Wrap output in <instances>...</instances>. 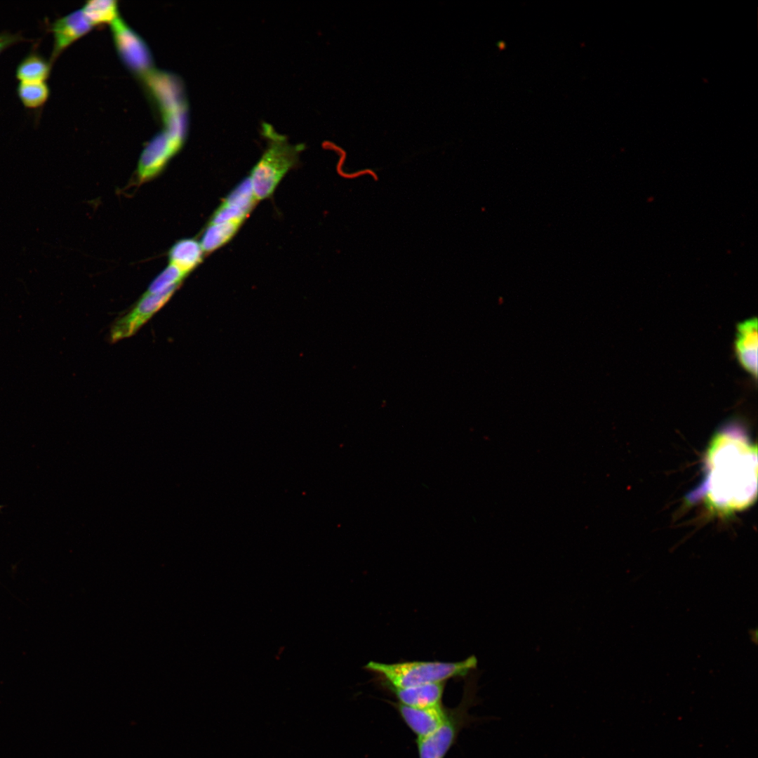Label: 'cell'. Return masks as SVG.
<instances>
[{
  "instance_id": "cell-9",
  "label": "cell",
  "mask_w": 758,
  "mask_h": 758,
  "mask_svg": "<svg viewBox=\"0 0 758 758\" xmlns=\"http://www.w3.org/2000/svg\"><path fill=\"white\" fill-rule=\"evenodd\" d=\"M93 27L81 9L72 11L50 23L48 30L53 39L49 59L51 62L53 64L67 47L87 34Z\"/></svg>"
},
{
  "instance_id": "cell-15",
  "label": "cell",
  "mask_w": 758,
  "mask_h": 758,
  "mask_svg": "<svg viewBox=\"0 0 758 758\" xmlns=\"http://www.w3.org/2000/svg\"><path fill=\"white\" fill-rule=\"evenodd\" d=\"M241 224L239 221L209 223L200 242L204 252L211 253L223 246L233 237Z\"/></svg>"
},
{
  "instance_id": "cell-16",
  "label": "cell",
  "mask_w": 758,
  "mask_h": 758,
  "mask_svg": "<svg viewBox=\"0 0 758 758\" xmlns=\"http://www.w3.org/2000/svg\"><path fill=\"white\" fill-rule=\"evenodd\" d=\"M16 93L22 105L29 109L42 107L50 96V88L46 81H20Z\"/></svg>"
},
{
  "instance_id": "cell-7",
  "label": "cell",
  "mask_w": 758,
  "mask_h": 758,
  "mask_svg": "<svg viewBox=\"0 0 758 758\" xmlns=\"http://www.w3.org/2000/svg\"><path fill=\"white\" fill-rule=\"evenodd\" d=\"M142 80L162 118L188 109L184 85L175 74L154 69Z\"/></svg>"
},
{
  "instance_id": "cell-2",
  "label": "cell",
  "mask_w": 758,
  "mask_h": 758,
  "mask_svg": "<svg viewBox=\"0 0 758 758\" xmlns=\"http://www.w3.org/2000/svg\"><path fill=\"white\" fill-rule=\"evenodd\" d=\"M477 658L470 656L457 662L406 661L384 663L370 661L365 669L383 677L393 688H407L456 677H465L477 669Z\"/></svg>"
},
{
  "instance_id": "cell-14",
  "label": "cell",
  "mask_w": 758,
  "mask_h": 758,
  "mask_svg": "<svg viewBox=\"0 0 758 758\" xmlns=\"http://www.w3.org/2000/svg\"><path fill=\"white\" fill-rule=\"evenodd\" d=\"M52 63L37 51L32 50L18 64L15 77L20 81H46L49 77Z\"/></svg>"
},
{
  "instance_id": "cell-13",
  "label": "cell",
  "mask_w": 758,
  "mask_h": 758,
  "mask_svg": "<svg viewBox=\"0 0 758 758\" xmlns=\"http://www.w3.org/2000/svg\"><path fill=\"white\" fill-rule=\"evenodd\" d=\"M203 253L204 251L197 241L193 239H181L169 250V264L187 275L201 262Z\"/></svg>"
},
{
  "instance_id": "cell-10",
  "label": "cell",
  "mask_w": 758,
  "mask_h": 758,
  "mask_svg": "<svg viewBox=\"0 0 758 758\" xmlns=\"http://www.w3.org/2000/svg\"><path fill=\"white\" fill-rule=\"evenodd\" d=\"M757 320L751 318L737 325L734 350L741 366L754 378L757 376Z\"/></svg>"
},
{
  "instance_id": "cell-5",
  "label": "cell",
  "mask_w": 758,
  "mask_h": 758,
  "mask_svg": "<svg viewBox=\"0 0 758 758\" xmlns=\"http://www.w3.org/2000/svg\"><path fill=\"white\" fill-rule=\"evenodd\" d=\"M110 27L120 59L133 74L143 79L155 69L147 43L120 16L110 24Z\"/></svg>"
},
{
  "instance_id": "cell-20",
  "label": "cell",
  "mask_w": 758,
  "mask_h": 758,
  "mask_svg": "<svg viewBox=\"0 0 758 758\" xmlns=\"http://www.w3.org/2000/svg\"><path fill=\"white\" fill-rule=\"evenodd\" d=\"M23 41H27V39L20 32L11 33L8 31L0 32V54L11 46Z\"/></svg>"
},
{
  "instance_id": "cell-17",
  "label": "cell",
  "mask_w": 758,
  "mask_h": 758,
  "mask_svg": "<svg viewBox=\"0 0 758 758\" xmlns=\"http://www.w3.org/2000/svg\"><path fill=\"white\" fill-rule=\"evenodd\" d=\"M93 26L112 23L119 15V7L115 0H91L81 8Z\"/></svg>"
},
{
  "instance_id": "cell-6",
  "label": "cell",
  "mask_w": 758,
  "mask_h": 758,
  "mask_svg": "<svg viewBox=\"0 0 758 758\" xmlns=\"http://www.w3.org/2000/svg\"><path fill=\"white\" fill-rule=\"evenodd\" d=\"M180 286L157 293H144L134 307L114 321L110 331L114 343L134 335L171 298Z\"/></svg>"
},
{
  "instance_id": "cell-12",
  "label": "cell",
  "mask_w": 758,
  "mask_h": 758,
  "mask_svg": "<svg viewBox=\"0 0 758 758\" xmlns=\"http://www.w3.org/2000/svg\"><path fill=\"white\" fill-rule=\"evenodd\" d=\"M445 681L391 690L401 704L411 707H427L441 704Z\"/></svg>"
},
{
  "instance_id": "cell-11",
  "label": "cell",
  "mask_w": 758,
  "mask_h": 758,
  "mask_svg": "<svg viewBox=\"0 0 758 758\" xmlns=\"http://www.w3.org/2000/svg\"><path fill=\"white\" fill-rule=\"evenodd\" d=\"M398 709L405 723L418 738L427 736L434 732L448 716L441 704L427 707H411L399 703Z\"/></svg>"
},
{
  "instance_id": "cell-19",
  "label": "cell",
  "mask_w": 758,
  "mask_h": 758,
  "mask_svg": "<svg viewBox=\"0 0 758 758\" xmlns=\"http://www.w3.org/2000/svg\"><path fill=\"white\" fill-rule=\"evenodd\" d=\"M187 275L175 266L168 265L149 284L144 293H157L180 286Z\"/></svg>"
},
{
  "instance_id": "cell-18",
  "label": "cell",
  "mask_w": 758,
  "mask_h": 758,
  "mask_svg": "<svg viewBox=\"0 0 758 758\" xmlns=\"http://www.w3.org/2000/svg\"><path fill=\"white\" fill-rule=\"evenodd\" d=\"M256 201L250 178H248L241 182L227 196L222 203L248 215Z\"/></svg>"
},
{
  "instance_id": "cell-1",
  "label": "cell",
  "mask_w": 758,
  "mask_h": 758,
  "mask_svg": "<svg viewBox=\"0 0 758 758\" xmlns=\"http://www.w3.org/2000/svg\"><path fill=\"white\" fill-rule=\"evenodd\" d=\"M702 490L714 511L730 513L751 505L757 493V447L736 423H729L711 439L705 456Z\"/></svg>"
},
{
  "instance_id": "cell-4",
  "label": "cell",
  "mask_w": 758,
  "mask_h": 758,
  "mask_svg": "<svg viewBox=\"0 0 758 758\" xmlns=\"http://www.w3.org/2000/svg\"><path fill=\"white\" fill-rule=\"evenodd\" d=\"M477 677L470 676L465 684V693L459 707L449 712L445 721L434 732L418 738L419 758H443L453 744L460 729L474 719L467 710L476 704Z\"/></svg>"
},
{
  "instance_id": "cell-8",
  "label": "cell",
  "mask_w": 758,
  "mask_h": 758,
  "mask_svg": "<svg viewBox=\"0 0 758 758\" xmlns=\"http://www.w3.org/2000/svg\"><path fill=\"white\" fill-rule=\"evenodd\" d=\"M184 143L164 129L158 133L147 144L140 154L138 165V180L140 182L147 181L161 173Z\"/></svg>"
},
{
  "instance_id": "cell-3",
  "label": "cell",
  "mask_w": 758,
  "mask_h": 758,
  "mask_svg": "<svg viewBox=\"0 0 758 758\" xmlns=\"http://www.w3.org/2000/svg\"><path fill=\"white\" fill-rule=\"evenodd\" d=\"M262 130L269 144L249 177L257 201L271 196L284 175L297 164L305 147L303 144L289 143L270 124L264 123Z\"/></svg>"
}]
</instances>
